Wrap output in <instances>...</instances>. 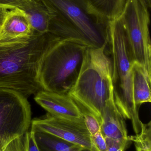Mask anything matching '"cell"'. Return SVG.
<instances>
[{
  "label": "cell",
  "mask_w": 151,
  "mask_h": 151,
  "mask_svg": "<svg viewBox=\"0 0 151 151\" xmlns=\"http://www.w3.org/2000/svg\"><path fill=\"white\" fill-rule=\"evenodd\" d=\"M56 37L49 32L35 33L25 40L0 43V88L16 91L26 98L42 90L40 65Z\"/></svg>",
  "instance_id": "6da1fadb"
},
{
  "label": "cell",
  "mask_w": 151,
  "mask_h": 151,
  "mask_svg": "<svg viewBox=\"0 0 151 151\" xmlns=\"http://www.w3.org/2000/svg\"><path fill=\"white\" fill-rule=\"evenodd\" d=\"M51 14L48 32L89 47L107 44L110 22L94 12L85 0H40Z\"/></svg>",
  "instance_id": "7a4b0ae2"
},
{
  "label": "cell",
  "mask_w": 151,
  "mask_h": 151,
  "mask_svg": "<svg viewBox=\"0 0 151 151\" xmlns=\"http://www.w3.org/2000/svg\"><path fill=\"white\" fill-rule=\"evenodd\" d=\"M106 45L87 47L78 78L68 95L101 120L102 111L114 92L111 59Z\"/></svg>",
  "instance_id": "3957f363"
},
{
  "label": "cell",
  "mask_w": 151,
  "mask_h": 151,
  "mask_svg": "<svg viewBox=\"0 0 151 151\" xmlns=\"http://www.w3.org/2000/svg\"><path fill=\"white\" fill-rule=\"evenodd\" d=\"M87 47L57 37L41 62L39 81L42 89L68 94L78 78Z\"/></svg>",
  "instance_id": "277c9868"
},
{
  "label": "cell",
  "mask_w": 151,
  "mask_h": 151,
  "mask_svg": "<svg viewBox=\"0 0 151 151\" xmlns=\"http://www.w3.org/2000/svg\"><path fill=\"white\" fill-rule=\"evenodd\" d=\"M127 36L134 62L151 76V45L150 13L138 0H126L120 17Z\"/></svg>",
  "instance_id": "5b68a950"
},
{
  "label": "cell",
  "mask_w": 151,
  "mask_h": 151,
  "mask_svg": "<svg viewBox=\"0 0 151 151\" xmlns=\"http://www.w3.org/2000/svg\"><path fill=\"white\" fill-rule=\"evenodd\" d=\"M31 116L27 98L16 91L0 88V149L28 131Z\"/></svg>",
  "instance_id": "8992f818"
},
{
  "label": "cell",
  "mask_w": 151,
  "mask_h": 151,
  "mask_svg": "<svg viewBox=\"0 0 151 151\" xmlns=\"http://www.w3.org/2000/svg\"><path fill=\"white\" fill-rule=\"evenodd\" d=\"M107 46L111 57L113 84L118 83L120 88L131 80V69L134 61L120 18L110 22Z\"/></svg>",
  "instance_id": "52a82bcc"
},
{
  "label": "cell",
  "mask_w": 151,
  "mask_h": 151,
  "mask_svg": "<svg viewBox=\"0 0 151 151\" xmlns=\"http://www.w3.org/2000/svg\"><path fill=\"white\" fill-rule=\"evenodd\" d=\"M31 130L53 135L66 142L92 151H97L91 135L82 120L60 119L47 114L44 117L32 120Z\"/></svg>",
  "instance_id": "ba28073f"
},
{
  "label": "cell",
  "mask_w": 151,
  "mask_h": 151,
  "mask_svg": "<svg viewBox=\"0 0 151 151\" xmlns=\"http://www.w3.org/2000/svg\"><path fill=\"white\" fill-rule=\"evenodd\" d=\"M34 99L54 117L70 120H83L79 105L68 94L41 90L36 93Z\"/></svg>",
  "instance_id": "9c48e42d"
},
{
  "label": "cell",
  "mask_w": 151,
  "mask_h": 151,
  "mask_svg": "<svg viewBox=\"0 0 151 151\" xmlns=\"http://www.w3.org/2000/svg\"><path fill=\"white\" fill-rule=\"evenodd\" d=\"M101 118V132L104 137L130 143L126 119L116 103L114 92L104 107Z\"/></svg>",
  "instance_id": "30bf717a"
},
{
  "label": "cell",
  "mask_w": 151,
  "mask_h": 151,
  "mask_svg": "<svg viewBox=\"0 0 151 151\" xmlns=\"http://www.w3.org/2000/svg\"><path fill=\"white\" fill-rule=\"evenodd\" d=\"M35 33L26 14L16 8L8 10L0 28V43L25 40Z\"/></svg>",
  "instance_id": "8fae6325"
},
{
  "label": "cell",
  "mask_w": 151,
  "mask_h": 151,
  "mask_svg": "<svg viewBox=\"0 0 151 151\" xmlns=\"http://www.w3.org/2000/svg\"><path fill=\"white\" fill-rule=\"evenodd\" d=\"M131 72L133 102L139 111L142 104L151 102V77L144 67L136 62L133 63Z\"/></svg>",
  "instance_id": "7c38bea8"
},
{
  "label": "cell",
  "mask_w": 151,
  "mask_h": 151,
  "mask_svg": "<svg viewBox=\"0 0 151 151\" xmlns=\"http://www.w3.org/2000/svg\"><path fill=\"white\" fill-rule=\"evenodd\" d=\"M20 9L26 14L35 33L48 32L51 14L40 0H29Z\"/></svg>",
  "instance_id": "4fadbf2b"
},
{
  "label": "cell",
  "mask_w": 151,
  "mask_h": 151,
  "mask_svg": "<svg viewBox=\"0 0 151 151\" xmlns=\"http://www.w3.org/2000/svg\"><path fill=\"white\" fill-rule=\"evenodd\" d=\"M85 1L94 12L109 22L119 18L126 2V0Z\"/></svg>",
  "instance_id": "5bb4252c"
},
{
  "label": "cell",
  "mask_w": 151,
  "mask_h": 151,
  "mask_svg": "<svg viewBox=\"0 0 151 151\" xmlns=\"http://www.w3.org/2000/svg\"><path fill=\"white\" fill-rule=\"evenodd\" d=\"M130 141L134 142L137 151H151V123L142 122L140 133L129 136Z\"/></svg>",
  "instance_id": "9a60e30c"
},
{
  "label": "cell",
  "mask_w": 151,
  "mask_h": 151,
  "mask_svg": "<svg viewBox=\"0 0 151 151\" xmlns=\"http://www.w3.org/2000/svg\"><path fill=\"white\" fill-rule=\"evenodd\" d=\"M78 105L82 113L85 125L90 135H93L101 131V120L83 106L79 104Z\"/></svg>",
  "instance_id": "2e32d148"
},
{
  "label": "cell",
  "mask_w": 151,
  "mask_h": 151,
  "mask_svg": "<svg viewBox=\"0 0 151 151\" xmlns=\"http://www.w3.org/2000/svg\"><path fill=\"white\" fill-rule=\"evenodd\" d=\"M24 135L16 138L4 147L1 148L0 151H25Z\"/></svg>",
  "instance_id": "e0dca14e"
},
{
  "label": "cell",
  "mask_w": 151,
  "mask_h": 151,
  "mask_svg": "<svg viewBox=\"0 0 151 151\" xmlns=\"http://www.w3.org/2000/svg\"><path fill=\"white\" fill-rule=\"evenodd\" d=\"M108 151H125L129 143L109 137H105Z\"/></svg>",
  "instance_id": "ac0fdd59"
},
{
  "label": "cell",
  "mask_w": 151,
  "mask_h": 151,
  "mask_svg": "<svg viewBox=\"0 0 151 151\" xmlns=\"http://www.w3.org/2000/svg\"><path fill=\"white\" fill-rule=\"evenodd\" d=\"M25 151H40L35 142L33 131H27L24 135Z\"/></svg>",
  "instance_id": "d6986e66"
},
{
  "label": "cell",
  "mask_w": 151,
  "mask_h": 151,
  "mask_svg": "<svg viewBox=\"0 0 151 151\" xmlns=\"http://www.w3.org/2000/svg\"><path fill=\"white\" fill-rule=\"evenodd\" d=\"M93 144L97 151H108L105 137L101 131L91 136Z\"/></svg>",
  "instance_id": "ffe728a7"
},
{
  "label": "cell",
  "mask_w": 151,
  "mask_h": 151,
  "mask_svg": "<svg viewBox=\"0 0 151 151\" xmlns=\"http://www.w3.org/2000/svg\"><path fill=\"white\" fill-rule=\"evenodd\" d=\"M29 0H0V7H4L8 10L20 9Z\"/></svg>",
  "instance_id": "44dd1931"
},
{
  "label": "cell",
  "mask_w": 151,
  "mask_h": 151,
  "mask_svg": "<svg viewBox=\"0 0 151 151\" xmlns=\"http://www.w3.org/2000/svg\"><path fill=\"white\" fill-rule=\"evenodd\" d=\"M8 9L4 7H0V28L2 25L4 18L8 12Z\"/></svg>",
  "instance_id": "7402d4cb"
},
{
  "label": "cell",
  "mask_w": 151,
  "mask_h": 151,
  "mask_svg": "<svg viewBox=\"0 0 151 151\" xmlns=\"http://www.w3.org/2000/svg\"><path fill=\"white\" fill-rule=\"evenodd\" d=\"M142 5L146 9L149 10L151 7V0H138Z\"/></svg>",
  "instance_id": "603a6c76"
}]
</instances>
